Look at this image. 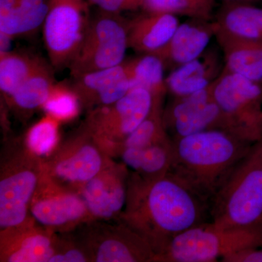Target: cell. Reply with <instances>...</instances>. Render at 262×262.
<instances>
[{"instance_id":"1","label":"cell","mask_w":262,"mask_h":262,"mask_svg":"<svg viewBox=\"0 0 262 262\" xmlns=\"http://www.w3.org/2000/svg\"><path fill=\"white\" fill-rule=\"evenodd\" d=\"M126 203V225L149 245L155 258L179 234L211 222L210 203L170 172L155 181L133 174Z\"/></svg>"},{"instance_id":"2","label":"cell","mask_w":262,"mask_h":262,"mask_svg":"<svg viewBox=\"0 0 262 262\" xmlns=\"http://www.w3.org/2000/svg\"><path fill=\"white\" fill-rule=\"evenodd\" d=\"M251 144L220 130L176 139L170 172L210 203Z\"/></svg>"},{"instance_id":"3","label":"cell","mask_w":262,"mask_h":262,"mask_svg":"<svg viewBox=\"0 0 262 262\" xmlns=\"http://www.w3.org/2000/svg\"><path fill=\"white\" fill-rule=\"evenodd\" d=\"M211 223L216 228L262 225V144L252 146L210 203Z\"/></svg>"},{"instance_id":"4","label":"cell","mask_w":262,"mask_h":262,"mask_svg":"<svg viewBox=\"0 0 262 262\" xmlns=\"http://www.w3.org/2000/svg\"><path fill=\"white\" fill-rule=\"evenodd\" d=\"M261 244L262 225L221 229L210 222L179 234L154 261H216L219 258Z\"/></svg>"},{"instance_id":"5","label":"cell","mask_w":262,"mask_h":262,"mask_svg":"<svg viewBox=\"0 0 262 262\" xmlns=\"http://www.w3.org/2000/svg\"><path fill=\"white\" fill-rule=\"evenodd\" d=\"M213 95L225 132L250 143L262 136V87L258 82L224 70L213 84Z\"/></svg>"},{"instance_id":"6","label":"cell","mask_w":262,"mask_h":262,"mask_svg":"<svg viewBox=\"0 0 262 262\" xmlns=\"http://www.w3.org/2000/svg\"><path fill=\"white\" fill-rule=\"evenodd\" d=\"M127 48V20L120 14L101 11L91 19L83 42L69 65L71 75L74 78L121 64Z\"/></svg>"},{"instance_id":"7","label":"cell","mask_w":262,"mask_h":262,"mask_svg":"<svg viewBox=\"0 0 262 262\" xmlns=\"http://www.w3.org/2000/svg\"><path fill=\"white\" fill-rule=\"evenodd\" d=\"M90 21L86 0H51L42 33L55 70L70 64L83 42Z\"/></svg>"},{"instance_id":"8","label":"cell","mask_w":262,"mask_h":262,"mask_svg":"<svg viewBox=\"0 0 262 262\" xmlns=\"http://www.w3.org/2000/svg\"><path fill=\"white\" fill-rule=\"evenodd\" d=\"M152 106V96L147 90L133 88L116 102L94 108L88 117V128L96 139L120 145L145 120Z\"/></svg>"},{"instance_id":"9","label":"cell","mask_w":262,"mask_h":262,"mask_svg":"<svg viewBox=\"0 0 262 262\" xmlns=\"http://www.w3.org/2000/svg\"><path fill=\"white\" fill-rule=\"evenodd\" d=\"M214 82L193 94L175 97L163 110L164 126L173 134L172 141L203 131H225L222 111L213 97Z\"/></svg>"},{"instance_id":"10","label":"cell","mask_w":262,"mask_h":262,"mask_svg":"<svg viewBox=\"0 0 262 262\" xmlns=\"http://www.w3.org/2000/svg\"><path fill=\"white\" fill-rule=\"evenodd\" d=\"M218 27L215 20L189 18L179 24L168 44L154 54L163 61L165 68L175 70L201 56L215 37Z\"/></svg>"},{"instance_id":"11","label":"cell","mask_w":262,"mask_h":262,"mask_svg":"<svg viewBox=\"0 0 262 262\" xmlns=\"http://www.w3.org/2000/svg\"><path fill=\"white\" fill-rule=\"evenodd\" d=\"M72 88L82 106L94 108L116 102L130 91L125 63L74 77Z\"/></svg>"},{"instance_id":"12","label":"cell","mask_w":262,"mask_h":262,"mask_svg":"<svg viewBox=\"0 0 262 262\" xmlns=\"http://www.w3.org/2000/svg\"><path fill=\"white\" fill-rule=\"evenodd\" d=\"M215 37L223 56L224 70L255 82L262 80V38L241 37L220 25Z\"/></svg>"},{"instance_id":"13","label":"cell","mask_w":262,"mask_h":262,"mask_svg":"<svg viewBox=\"0 0 262 262\" xmlns=\"http://www.w3.org/2000/svg\"><path fill=\"white\" fill-rule=\"evenodd\" d=\"M223 56L215 48L206 51L192 61L172 71L165 78L167 89L175 97L206 89L222 75L225 69Z\"/></svg>"},{"instance_id":"14","label":"cell","mask_w":262,"mask_h":262,"mask_svg":"<svg viewBox=\"0 0 262 262\" xmlns=\"http://www.w3.org/2000/svg\"><path fill=\"white\" fill-rule=\"evenodd\" d=\"M38 177L32 170L22 169L5 176L0 182V227L13 228L27 218L29 201L37 187Z\"/></svg>"},{"instance_id":"15","label":"cell","mask_w":262,"mask_h":262,"mask_svg":"<svg viewBox=\"0 0 262 262\" xmlns=\"http://www.w3.org/2000/svg\"><path fill=\"white\" fill-rule=\"evenodd\" d=\"M179 24L176 15L144 12L127 20L129 48L141 54H154L168 44Z\"/></svg>"},{"instance_id":"16","label":"cell","mask_w":262,"mask_h":262,"mask_svg":"<svg viewBox=\"0 0 262 262\" xmlns=\"http://www.w3.org/2000/svg\"><path fill=\"white\" fill-rule=\"evenodd\" d=\"M125 170L115 176L99 173L84 184L83 200L88 210L100 218H110L121 211L127 201Z\"/></svg>"},{"instance_id":"17","label":"cell","mask_w":262,"mask_h":262,"mask_svg":"<svg viewBox=\"0 0 262 262\" xmlns=\"http://www.w3.org/2000/svg\"><path fill=\"white\" fill-rule=\"evenodd\" d=\"M149 245L127 225L115 237L103 239L96 248L97 262L154 261Z\"/></svg>"},{"instance_id":"18","label":"cell","mask_w":262,"mask_h":262,"mask_svg":"<svg viewBox=\"0 0 262 262\" xmlns=\"http://www.w3.org/2000/svg\"><path fill=\"white\" fill-rule=\"evenodd\" d=\"M173 156V141L144 148H125L122 159L125 166L146 181H155L170 172Z\"/></svg>"},{"instance_id":"19","label":"cell","mask_w":262,"mask_h":262,"mask_svg":"<svg viewBox=\"0 0 262 262\" xmlns=\"http://www.w3.org/2000/svg\"><path fill=\"white\" fill-rule=\"evenodd\" d=\"M102 165V157L96 146L83 143L73 153L56 162L53 173L67 182L85 184L101 172Z\"/></svg>"},{"instance_id":"20","label":"cell","mask_w":262,"mask_h":262,"mask_svg":"<svg viewBox=\"0 0 262 262\" xmlns=\"http://www.w3.org/2000/svg\"><path fill=\"white\" fill-rule=\"evenodd\" d=\"M54 69L42 60L32 75L8 100V102L24 113H29L42 107L56 83Z\"/></svg>"},{"instance_id":"21","label":"cell","mask_w":262,"mask_h":262,"mask_svg":"<svg viewBox=\"0 0 262 262\" xmlns=\"http://www.w3.org/2000/svg\"><path fill=\"white\" fill-rule=\"evenodd\" d=\"M124 63L131 89L147 90L152 96L153 103H163L168 89L164 77L165 66L159 57L155 54H142L125 61Z\"/></svg>"},{"instance_id":"22","label":"cell","mask_w":262,"mask_h":262,"mask_svg":"<svg viewBox=\"0 0 262 262\" xmlns=\"http://www.w3.org/2000/svg\"><path fill=\"white\" fill-rule=\"evenodd\" d=\"M88 211L84 200L75 194L43 198L33 205L32 213L45 226H61L82 218Z\"/></svg>"},{"instance_id":"23","label":"cell","mask_w":262,"mask_h":262,"mask_svg":"<svg viewBox=\"0 0 262 262\" xmlns=\"http://www.w3.org/2000/svg\"><path fill=\"white\" fill-rule=\"evenodd\" d=\"M51 0H18L13 11L0 18V32L14 39L42 27Z\"/></svg>"},{"instance_id":"24","label":"cell","mask_w":262,"mask_h":262,"mask_svg":"<svg viewBox=\"0 0 262 262\" xmlns=\"http://www.w3.org/2000/svg\"><path fill=\"white\" fill-rule=\"evenodd\" d=\"M215 21L232 34L248 38H262V8L254 5L224 3Z\"/></svg>"},{"instance_id":"25","label":"cell","mask_w":262,"mask_h":262,"mask_svg":"<svg viewBox=\"0 0 262 262\" xmlns=\"http://www.w3.org/2000/svg\"><path fill=\"white\" fill-rule=\"evenodd\" d=\"M42 60L39 56L22 52L10 51L0 55V90L7 101Z\"/></svg>"},{"instance_id":"26","label":"cell","mask_w":262,"mask_h":262,"mask_svg":"<svg viewBox=\"0 0 262 262\" xmlns=\"http://www.w3.org/2000/svg\"><path fill=\"white\" fill-rule=\"evenodd\" d=\"M163 114V103H153L152 108L145 120L120 144L122 149L144 148L173 141L164 126Z\"/></svg>"},{"instance_id":"27","label":"cell","mask_w":262,"mask_h":262,"mask_svg":"<svg viewBox=\"0 0 262 262\" xmlns=\"http://www.w3.org/2000/svg\"><path fill=\"white\" fill-rule=\"evenodd\" d=\"M215 0H142L147 13H168L189 18L211 20Z\"/></svg>"},{"instance_id":"28","label":"cell","mask_w":262,"mask_h":262,"mask_svg":"<svg viewBox=\"0 0 262 262\" xmlns=\"http://www.w3.org/2000/svg\"><path fill=\"white\" fill-rule=\"evenodd\" d=\"M81 106L80 98L72 86L61 82L53 85L42 108L57 121H67L78 115Z\"/></svg>"},{"instance_id":"29","label":"cell","mask_w":262,"mask_h":262,"mask_svg":"<svg viewBox=\"0 0 262 262\" xmlns=\"http://www.w3.org/2000/svg\"><path fill=\"white\" fill-rule=\"evenodd\" d=\"M53 242L44 234H32L26 237L16 248L8 253L9 262L48 261L54 254Z\"/></svg>"},{"instance_id":"30","label":"cell","mask_w":262,"mask_h":262,"mask_svg":"<svg viewBox=\"0 0 262 262\" xmlns=\"http://www.w3.org/2000/svg\"><path fill=\"white\" fill-rule=\"evenodd\" d=\"M58 121L48 116L33 125L27 135V145L38 156L47 155L58 140Z\"/></svg>"},{"instance_id":"31","label":"cell","mask_w":262,"mask_h":262,"mask_svg":"<svg viewBox=\"0 0 262 262\" xmlns=\"http://www.w3.org/2000/svg\"><path fill=\"white\" fill-rule=\"evenodd\" d=\"M101 11L120 14L122 12L142 9V0H87Z\"/></svg>"},{"instance_id":"32","label":"cell","mask_w":262,"mask_h":262,"mask_svg":"<svg viewBox=\"0 0 262 262\" xmlns=\"http://www.w3.org/2000/svg\"><path fill=\"white\" fill-rule=\"evenodd\" d=\"M223 262H262V251L247 248L221 258Z\"/></svg>"},{"instance_id":"33","label":"cell","mask_w":262,"mask_h":262,"mask_svg":"<svg viewBox=\"0 0 262 262\" xmlns=\"http://www.w3.org/2000/svg\"><path fill=\"white\" fill-rule=\"evenodd\" d=\"M87 261L86 255L78 249H70L64 252L55 253L48 262H84Z\"/></svg>"},{"instance_id":"34","label":"cell","mask_w":262,"mask_h":262,"mask_svg":"<svg viewBox=\"0 0 262 262\" xmlns=\"http://www.w3.org/2000/svg\"><path fill=\"white\" fill-rule=\"evenodd\" d=\"M18 0H0V18L13 11Z\"/></svg>"},{"instance_id":"35","label":"cell","mask_w":262,"mask_h":262,"mask_svg":"<svg viewBox=\"0 0 262 262\" xmlns=\"http://www.w3.org/2000/svg\"><path fill=\"white\" fill-rule=\"evenodd\" d=\"M12 39L13 38L6 35L4 33L0 32V55L5 54L10 51L9 48Z\"/></svg>"},{"instance_id":"36","label":"cell","mask_w":262,"mask_h":262,"mask_svg":"<svg viewBox=\"0 0 262 262\" xmlns=\"http://www.w3.org/2000/svg\"><path fill=\"white\" fill-rule=\"evenodd\" d=\"M224 3H238V4L256 5L262 3V0H222Z\"/></svg>"}]
</instances>
